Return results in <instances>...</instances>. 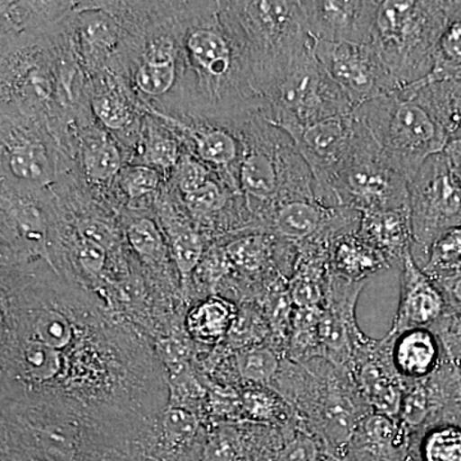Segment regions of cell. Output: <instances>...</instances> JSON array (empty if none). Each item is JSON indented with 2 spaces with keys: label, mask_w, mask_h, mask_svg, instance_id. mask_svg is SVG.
<instances>
[{
  "label": "cell",
  "mask_w": 461,
  "mask_h": 461,
  "mask_svg": "<svg viewBox=\"0 0 461 461\" xmlns=\"http://www.w3.org/2000/svg\"><path fill=\"white\" fill-rule=\"evenodd\" d=\"M153 115L163 121L176 133L191 156L198 158L200 162L208 166L235 193L241 194L240 168L244 144L240 126H227L187 117Z\"/></svg>",
  "instance_id": "5bb4252c"
},
{
  "label": "cell",
  "mask_w": 461,
  "mask_h": 461,
  "mask_svg": "<svg viewBox=\"0 0 461 461\" xmlns=\"http://www.w3.org/2000/svg\"><path fill=\"white\" fill-rule=\"evenodd\" d=\"M57 145L45 121L2 113V181L50 190L58 177Z\"/></svg>",
  "instance_id": "8fae6325"
},
{
  "label": "cell",
  "mask_w": 461,
  "mask_h": 461,
  "mask_svg": "<svg viewBox=\"0 0 461 461\" xmlns=\"http://www.w3.org/2000/svg\"><path fill=\"white\" fill-rule=\"evenodd\" d=\"M76 7L77 2H2V51L56 32Z\"/></svg>",
  "instance_id": "ffe728a7"
},
{
  "label": "cell",
  "mask_w": 461,
  "mask_h": 461,
  "mask_svg": "<svg viewBox=\"0 0 461 461\" xmlns=\"http://www.w3.org/2000/svg\"><path fill=\"white\" fill-rule=\"evenodd\" d=\"M313 51L355 109L402 87L372 44L314 41Z\"/></svg>",
  "instance_id": "7c38bea8"
},
{
  "label": "cell",
  "mask_w": 461,
  "mask_h": 461,
  "mask_svg": "<svg viewBox=\"0 0 461 461\" xmlns=\"http://www.w3.org/2000/svg\"><path fill=\"white\" fill-rule=\"evenodd\" d=\"M409 209L411 254L421 268L437 240L461 226V181L444 151L429 158L409 181Z\"/></svg>",
  "instance_id": "9c48e42d"
},
{
  "label": "cell",
  "mask_w": 461,
  "mask_h": 461,
  "mask_svg": "<svg viewBox=\"0 0 461 461\" xmlns=\"http://www.w3.org/2000/svg\"><path fill=\"white\" fill-rule=\"evenodd\" d=\"M87 102L93 117L122 145L135 150L140 141L144 112L120 75L105 69L87 80Z\"/></svg>",
  "instance_id": "e0dca14e"
},
{
  "label": "cell",
  "mask_w": 461,
  "mask_h": 461,
  "mask_svg": "<svg viewBox=\"0 0 461 461\" xmlns=\"http://www.w3.org/2000/svg\"><path fill=\"white\" fill-rule=\"evenodd\" d=\"M321 309L295 308L288 330L286 359L303 364L321 357L320 318Z\"/></svg>",
  "instance_id": "1f68e13d"
},
{
  "label": "cell",
  "mask_w": 461,
  "mask_h": 461,
  "mask_svg": "<svg viewBox=\"0 0 461 461\" xmlns=\"http://www.w3.org/2000/svg\"><path fill=\"white\" fill-rule=\"evenodd\" d=\"M2 406L44 409L96 432L138 433L165 402L147 355L47 264L2 272Z\"/></svg>",
  "instance_id": "6da1fadb"
},
{
  "label": "cell",
  "mask_w": 461,
  "mask_h": 461,
  "mask_svg": "<svg viewBox=\"0 0 461 461\" xmlns=\"http://www.w3.org/2000/svg\"><path fill=\"white\" fill-rule=\"evenodd\" d=\"M329 202L332 208L360 213L409 205V181L388 162L362 122L353 154L330 181Z\"/></svg>",
  "instance_id": "52a82bcc"
},
{
  "label": "cell",
  "mask_w": 461,
  "mask_h": 461,
  "mask_svg": "<svg viewBox=\"0 0 461 461\" xmlns=\"http://www.w3.org/2000/svg\"><path fill=\"white\" fill-rule=\"evenodd\" d=\"M280 429L277 461H323L326 454L320 442L297 418Z\"/></svg>",
  "instance_id": "74e56055"
},
{
  "label": "cell",
  "mask_w": 461,
  "mask_h": 461,
  "mask_svg": "<svg viewBox=\"0 0 461 461\" xmlns=\"http://www.w3.org/2000/svg\"><path fill=\"white\" fill-rule=\"evenodd\" d=\"M393 336L375 339L360 333L354 346L350 369L355 384L372 411L399 417L405 382L393 362Z\"/></svg>",
  "instance_id": "9a60e30c"
},
{
  "label": "cell",
  "mask_w": 461,
  "mask_h": 461,
  "mask_svg": "<svg viewBox=\"0 0 461 461\" xmlns=\"http://www.w3.org/2000/svg\"><path fill=\"white\" fill-rule=\"evenodd\" d=\"M412 437L397 418L371 412L346 446L344 461H405Z\"/></svg>",
  "instance_id": "44dd1931"
},
{
  "label": "cell",
  "mask_w": 461,
  "mask_h": 461,
  "mask_svg": "<svg viewBox=\"0 0 461 461\" xmlns=\"http://www.w3.org/2000/svg\"><path fill=\"white\" fill-rule=\"evenodd\" d=\"M444 153L447 157L451 168L454 169V172L456 173L457 177L461 181V141L448 142Z\"/></svg>",
  "instance_id": "ee69618b"
},
{
  "label": "cell",
  "mask_w": 461,
  "mask_h": 461,
  "mask_svg": "<svg viewBox=\"0 0 461 461\" xmlns=\"http://www.w3.org/2000/svg\"><path fill=\"white\" fill-rule=\"evenodd\" d=\"M446 18V2H379L371 44L402 87L420 84L432 74Z\"/></svg>",
  "instance_id": "8992f818"
},
{
  "label": "cell",
  "mask_w": 461,
  "mask_h": 461,
  "mask_svg": "<svg viewBox=\"0 0 461 461\" xmlns=\"http://www.w3.org/2000/svg\"><path fill=\"white\" fill-rule=\"evenodd\" d=\"M75 232L78 238L98 244L108 251L117 245L113 224L99 215L84 214L76 218Z\"/></svg>",
  "instance_id": "b9f144b4"
},
{
  "label": "cell",
  "mask_w": 461,
  "mask_h": 461,
  "mask_svg": "<svg viewBox=\"0 0 461 461\" xmlns=\"http://www.w3.org/2000/svg\"><path fill=\"white\" fill-rule=\"evenodd\" d=\"M127 240L142 262L158 266L165 262L166 244L159 224L147 215L133 217L126 229Z\"/></svg>",
  "instance_id": "8d00e7d4"
},
{
  "label": "cell",
  "mask_w": 461,
  "mask_h": 461,
  "mask_svg": "<svg viewBox=\"0 0 461 461\" xmlns=\"http://www.w3.org/2000/svg\"><path fill=\"white\" fill-rule=\"evenodd\" d=\"M414 85L420 86L424 102L441 124L448 142L461 141V78Z\"/></svg>",
  "instance_id": "83f0119b"
},
{
  "label": "cell",
  "mask_w": 461,
  "mask_h": 461,
  "mask_svg": "<svg viewBox=\"0 0 461 461\" xmlns=\"http://www.w3.org/2000/svg\"><path fill=\"white\" fill-rule=\"evenodd\" d=\"M247 445L240 430L217 429L203 446L200 461H244Z\"/></svg>",
  "instance_id": "f35d334b"
},
{
  "label": "cell",
  "mask_w": 461,
  "mask_h": 461,
  "mask_svg": "<svg viewBox=\"0 0 461 461\" xmlns=\"http://www.w3.org/2000/svg\"><path fill=\"white\" fill-rule=\"evenodd\" d=\"M366 282H350L330 273L326 302L320 318L321 357L350 366L354 346L362 330L357 326V305Z\"/></svg>",
  "instance_id": "2e32d148"
},
{
  "label": "cell",
  "mask_w": 461,
  "mask_h": 461,
  "mask_svg": "<svg viewBox=\"0 0 461 461\" xmlns=\"http://www.w3.org/2000/svg\"><path fill=\"white\" fill-rule=\"evenodd\" d=\"M184 54L182 117L240 126L262 113L266 100L254 90L238 42L220 14V2H181Z\"/></svg>",
  "instance_id": "7a4b0ae2"
},
{
  "label": "cell",
  "mask_w": 461,
  "mask_h": 461,
  "mask_svg": "<svg viewBox=\"0 0 461 461\" xmlns=\"http://www.w3.org/2000/svg\"><path fill=\"white\" fill-rule=\"evenodd\" d=\"M240 393L242 415L253 421L264 424L286 426L296 420L295 411L278 393L271 387L253 386Z\"/></svg>",
  "instance_id": "d6a6232c"
},
{
  "label": "cell",
  "mask_w": 461,
  "mask_h": 461,
  "mask_svg": "<svg viewBox=\"0 0 461 461\" xmlns=\"http://www.w3.org/2000/svg\"><path fill=\"white\" fill-rule=\"evenodd\" d=\"M71 260L87 280L98 281L107 267L108 250L76 235L71 248Z\"/></svg>",
  "instance_id": "ab89813d"
},
{
  "label": "cell",
  "mask_w": 461,
  "mask_h": 461,
  "mask_svg": "<svg viewBox=\"0 0 461 461\" xmlns=\"http://www.w3.org/2000/svg\"><path fill=\"white\" fill-rule=\"evenodd\" d=\"M409 455L415 461H461V424H429L412 437Z\"/></svg>",
  "instance_id": "f1b7e54d"
},
{
  "label": "cell",
  "mask_w": 461,
  "mask_h": 461,
  "mask_svg": "<svg viewBox=\"0 0 461 461\" xmlns=\"http://www.w3.org/2000/svg\"><path fill=\"white\" fill-rule=\"evenodd\" d=\"M359 130L360 122L354 113L285 130L313 173L321 204L330 206V181L353 154Z\"/></svg>",
  "instance_id": "4fadbf2b"
},
{
  "label": "cell",
  "mask_w": 461,
  "mask_h": 461,
  "mask_svg": "<svg viewBox=\"0 0 461 461\" xmlns=\"http://www.w3.org/2000/svg\"><path fill=\"white\" fill-rule=\"evenodd\" d=\"M445 359L441 341L430 329H412L393 336V362L403 382L432 377Z\"/></svg>",
  "instance_id": "603a6c76"
},
{
  "label": "cell",
  "mask_w": 461,
  "mask_h": 461,
  "mask_svg": "<svg viewBox=\"0 0 461 461\" xmlns=\"http://www.w3.org/2000/svg\"><path fill=\"white\" fill-rule=\"evenodd\" d=\"M180 139L156 115L145 113L142 120L140 141L136 147L131 165L151 167L168 175L177 166L185 150Z\"/></svg>",
  "instance_id": "484cf974"
},
{
  "label": "cell",
  "mask_w": 461,
  "mask_h": 461,
  "mask_svg": "<svg viewBox=\"0 0 461 461\" xmlns=\"http://www.w3.org/2000/svg\"><path fill=\"white\" fill-rule=\"evenodd\" d=\"M171 240V253L173 262L180 273L182 285H186L191 273L195 271L204 251V241L198 230L185 224L172 222L168 227Z\"/></svg>",
  "instance_id": "d590c367"
},
{
  "label": "cell",
  "mask_w": 461,
  "mask_h": 461,
  "mask_svg": "<svg viewBox=\"0 0 461 461\" xmlns=\"http://www.w3.org/2000/svg\"><path fill=\"white\" fill-rule=\"evenodd\" d=\"M213 176V171L208 166L200 162L198 158L191 156L186 150L184 151L177 166L171 173L172 180L175 181L176 187L180 191L182 196L195 193L200 187L204 186Z\"/></svg>",
  "instance_id": "60d3db41"
},
{
  "label": "cell",
  "mask_w": 461,
  "mask_h": 461,
  "mask_svg": "<svg viewBox=\"0 0 461 461\" xmlns=\"http://www.w3.org/2000/svg\"><path fill=\"white\" fill-rule=\"evenodd\" d=\"M160 184L162 173L151 167L130 163L124 165L113 187L130 205L139 208L142 203L157 198Z\"/></svg>",
  "instance_id": "e575fe53"
},
{
  "label": "cell",
  "mask_w": 461,
  "mask_h": 461,
  "mask_svg": "<svg viewBox=\"0 0 461 461\" xmlns=\"http://www.w3.org/2000/svg\"><path fill=\"white\" fill-rule=\"evenodd\" d=\"M354 114L388 162L408 181L429 158L442 153L448 144L418 85L369 100L355 109Z\"/></svg>",
  "instance_id": "5b68a950"
},
{
  "label": "cell",
  "mask_w": 461,
  "mask_h": 461,
  "mask_svg": "<svg viewBox=\"0 0 461 461\" xmlns=\"http://www.w3.org/2000/svg\"><path fill=\"white\" fill-rule=\"evenodd\" d=\"M447 311L441 287L415 262L411 250L402 260L399 306L388 335L412 329H432Z\"/></svg>",
  "instance_id": "d6986e66"
},
{
  "label": "cell",
  "mask_w": 461,
  "mask_h": 461,
  "mask_svg": "<svg viewBox=\"0 0 461 461\" xmlns=\"http://www.w3.org/2000/svg\"><path fill=\"white\" fill-rule=\"evenodd\" d=\"M302 5L314 41L371 44L378 0H306Z\"/></svg>",
  "instance_id": "ac0fdd59"
},
{
  "label": "cell",
  "mask_w": 461,
  "mask_h": 461,
  "mask_svg": "<svg viewBox=\"0 0 461 461\" xmlns=\"http://www.w3.org/2000/svg\"><path fill=\"white\" fill-rule=\"evenodd\" d=\"M357 232L378 249L388 262L402 263V258L412 248L411 209L408 205L362 213Z\"/></svg>",
  "instance_id": "cb8c5ba5"
},
{
  "label": "cell",
  "mask_w": 461,
  "mask_h": 461,
  "mask_svg": "<svg viewBox=\"0 0 461 461\" xmlns=\"http://www.w3.org/2000/svg\"><path fill=\"white\" fill-rule=\"evenodd\" d=\"M446 11L447 18L437 48L435 67L421 83L461 78V0L446 2Z\"/></svg>",
  "instance_id": "f546056e"
},
{
  "label": "cell",
  "mask_w": 461,
  "mask_h": 461,
  "mask_svg": "<svg viewBox=\"0 0 461 461\" xmlns=\"http://www.w3.org/2000/svg\"><path fill=\"white\" fill-rule=\"evenodd\" d=\"M357 230L342 233L332 240L330 245V268L332 275L346 281L366 282L369 277L390 268L393 264Z\"/></svg>",
  "instance_id": "d4e9b609"
},
{
  "label": "cell",
  "mask_w": 461,
  "mask_h": 461,
  "mask_svg": "<svg viewBox=\"0 0 461 461\" xmlns=\"http://www.w3.org/2000/svg\"><path fill=\"white\" fill-rule=\"evenodd\" d=\"M432 280L442 281L461 275V226L447 230L429 249L421 267Z\"/></svg>",
  "instance_id": "836d02e7"
},
{
  "label": "cell",
  "mask_w": 461,
  "mask_h": 461,
  "mask_svg": "<svg viewBox=\"0 0 461 461\" xmlns=\"http://www.w3.org/2000/svg\"><path fill=\"white\" fill-rule=\"evenodd\" d=\"M436 282L444 293L446 303H447V311L456 315L461 321V275Z\"/></svg>",
  "instance_id": "7bdbcfd3"
},
{
  "label": "cell",
  "mask_w": 461,
  "mask_h": 461,
  "mask_svg": "<svg viewBox=\"0 0 461 461\" xmlns=\"http://www.w3.org/2000/svg\"><path fill=\"white\" fill-rule=\"evenodd\" d=\"M76 138L69 153L77 156V165L87 184L96 189L113 187L124 167L122 145L91 120L81 126Z\"/></svg>",
  "instance_id": "7402d4cb"
},
{
  "label": "cell",
  "mask_w": 461,
  "mask_h": 461,
  "mask_svg": "<svg viewBox=\"0 0 461 461\" xmlns=\"http://www.w3.org/2000/svg\"><path fill=\"white\" fill-rule=\"evenodd\" d=\"M238 315V309L229 300L209 297L190 312L187 329L203 344H218L230 335Z\"/></svg>",
  "instance_id": "4316f807"
},
{
  "label": "cell",
  "mask_w": 461,
  "mask_h": 461,
  "mask_svg": "<svg viewBox=\"0 0 461 461\" xmlns=\"http://www.w3.org/2000/svg\"><path fill=\"white\" fill-rule=\"evenodd\" d=\"M220 14L238 42L254 90L263 99L314 44L302 2H220Z\"/></svg>",
  "instance_id": "277c9868"
},
{
  "label": "cell",
  "mask_w": 461,
  "mask_h": 461,
  "mask_svg": "<svg viewBox=\"0 0 461 461\" xmlns=\"http://www.w3.org/2000/svg\"><path fill=\"white\" fill-rule=\"evenodd\" d=\"M282 366L284 363L277 346H248L235 354V369L239 378L253 386L272 387Z\"/></svg>",
  "instance_id": "4dcf8cb0"
},
{
  "label": "cell",
  "mask_w": 461,
  "mask_h": 461,
  "mask_svg": "<svg viewBox=\"0 0 461 461\" xmlns=\"http://www.w3.org/2000/svg\"><path fill=\"white\" fill-rule=\"evenodd\" d=\"M244 154L240 168V189L258 224L277 204L285 167L296 147L278 127L253 114L240 124Z\"/></svg>",
  "instance_id": "30bf717a"
},
{
  "label": "cell",
  "mask_w": 461,
  "mask_h": 461,
  "mask_svg": "<svg viewBox=\"0 0 461 461\" xmlns=\"http://www.w3.org/2000/svg\"><path fill=\"white\" fill-rule=\"evenodd\" d=\"M264 100L267 108L260 115L282 131L355 112L353 103L315 57L313 47Z\"/></svg>",
  "instance_id": "ba28073f"
},
{
  "label": "cell",
  "mask_w": 461,
  "mask_h": 461,
  "mask_svg": "<svg viewBox=\"0 0 461 461\" xmlns=\"http://www.w3.org/2000/svg\"><path fill=\"white\" fill-rule=\"evenodd\" d=\"M2 461H32L25 459V457L18 456L16 454L7 453V451H2Z\"/></svg>",
  "instance_id": "f6af8a7d"
},
{
  "label": "cell",
  "mask_w": 461,
  "mask_h": 461,
  "mask_svg": "<svg viewBox=\"0 0 461 461\" xmlns=\"http://www.w3.org/2000/svg\"><path fill=\"white\" fill-rule=\"evenodd\" d=\"M275 384L297 420L320 442L324 454L344 460L346 446L363 418L373 412L348 366L315 357L297 364L284 360Z\"/></svg>",
  "instance_id": "3957f363"
}]
</instances>
